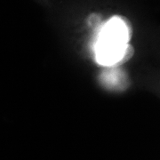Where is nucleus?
I'll list each match as a JSON object with an SVG mask.
<instances>
[{"mask_svg":"<svg viewBox=\"0 0 160 160\" xmlns=\"http://www.w3.org/2000/svg\"><path fill=\"white\" fill-rule=\"evenodd\" d=\"M130 29L119 17L111 18L98 33L93 46L95 60L105 67H117L132 54L129 45Z\"/></svg>","mask_w":160,"mask_h":160,"instance_id":"f257e3e1","label":"nucleus"},{"mask_svg":"<svg viewBox=\"0 0 160 160\" xmlns=\"http://www.w3.org/2000/svg\"><path fill=\"white\" fill-rule=\"evenodd\" d=\"M100 82L110 90H123L127 86L126 76L118 67H107L100 76Z\"/></svg>","mask_w":160,"mask_h":160,"instance_id":"f03ea898","label":"nucleus"}]
</instances>
